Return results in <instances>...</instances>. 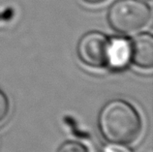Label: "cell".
I'll return each instance as SVG.
<instances>
[{
    "label": "cell",
    "mask_w": 153,
    "mask_h": 152,
    "mask_svg": "<svg viewBox=\"0 0 153 152\" xmlns=\"http://www.w3.org/2000/svg\"><path fill=\"white\" fill-rule=\"evenodd\" d=\"M131 61L140 69L153 66V37L149 32H143L131 40Z\"/></svg>",
    "instance_id": "277c9868"
},
{
    "label": "cell",
    "mask_w": 153,
    "mask_h": 152,
    "mask_svg": "<svg viewBox=\"0 0 153 152\" xmlns=\"http://www.w3.org/2000/svg\"><path fill=\"white\" fill-rule=\"evenodd\" d=\"M10 103L7 95L2 90H0V124L7 118L9 114Z\"/></svg>",
    "instance_id": "52a82bcc"
},
{
    "label": "cell",
    "mask_w": 153,
    "mask_h": 152,
    "mask_svg": "<svg viewBox=\"0 0 153 152\" xmlns=\"http://www.w3.org/2000/svg\"><path fill=\"white\" fill-rule=\"evenodd\" d=\"M98 129L108 143L128 145L142 134L143 119L131 103L114 99L105 104L99 111Z\"/></svg>",
    "instance_id": "6da1fadb"
},
{
    "label": "cell",
    "mask_w": 153,
    "mask_h": 152,
    "mask_svg": "<svg viewBox=\"0 0 153 152\" xmlns=\"http://www.w3.org/2000/svg\"><path fill=\"white\" fill-rule=\"evenodd\" d=\"M150 18V7L143 0H116L107 15L111 28L121 35L137 33L149 22Z\"/></svg>",
    "instance_id": "7a4b0ae2"
},
{
    "label": "cell",
    "mask_w": 153,
    "mask_h": 152,
    "mask_svg": "<svg viewBox=\"0 0 153 152\" xmlns=\"http://www.w3.org/2000/svg\"><path fill=\"white\" fill-rule=\"evenodd\" d=\"M131 61V40L125 37L110 39L107 67L111 70L124 69Z\"/></svg>",
    "instance_id": "5b68a950"
},
{
    "label": "cell",
    "mask_w": 153,
    "mask_h": 152,
    "mask_svg": "<svg viewBox=\"0 0 153 152\" xmlns=\"http://www.w3.org/2000/svg\"><path fill=\"white\" fill-rule=\"evenodd\" d=\"M82 1L85 2L86 4H90V5H98V4L106 2L107 0H82Z\"/></svg>",
    "instance_id": "9c48e42d"
},
{
    "label": "cell",
    "mask_w": 153,
    "mask_h": 152,
    "mask_svg": "<svg viewBox=\"0 0 153 152\" xmlns=\"http://www.w3.org/2000/svg\"><path fill=\"white\" fill-rule=\"evenodd\" d=\"M56 152H89V150L80 142L67 141L58 147Z\"/></svg>",
    "instance_id": "8992f818"
},
{
    "label": "cell",
    "mask_w": 153,
    "mask_h": 152,
    "mask_svg": "<svg viewBox=\"0 0 153 152\" xmlns=\"http://www.w3.org/2000/svg\"><path fill=\"white\" fill-rule=\"evenodd\" d=\"M103 152H133V150L125 145L108 143L104 147Z\"/></svg>",
    "instance_id": "ba28073f"
},
{
    "label": "cell",
    "mask_w": 153,
    "mask_h": 152,
    "mask_svg": "<svg viewBox=\"0 0 153 152\" xmlns=\"http://www.w3.org/2000/svg\"><path fill=\"white\" fill-rule=\"evenodd\" d=\"M110 38L100 31L82 35L76 46V54L84 65L91 68L107 67Z\"/></svg>",
    "instance_id": "3957f363"
}]
</instances>
